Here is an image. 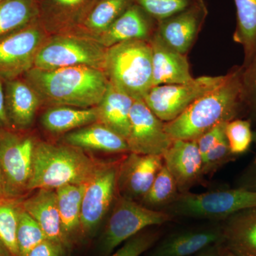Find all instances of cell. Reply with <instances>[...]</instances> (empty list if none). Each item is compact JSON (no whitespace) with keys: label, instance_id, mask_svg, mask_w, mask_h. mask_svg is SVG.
Listing matches in <instances>:
<instances>
[{"label":"cell","instance_id":"43","mask_svg":"<svg viewBox=\"0 0 256 256\" xmlns=\"http://www.w3.org/2000/svg\"><path fill=\"white\" fill-rule=\"evenodd\" d=\"M0 198H10L6 190V182L2 172L0 170Z\"/></svg>","mask_w":256,"mask_h":256},{"label":"cell","instance_id":"27","mask_svg":"<svg viewBox=\"0 0 256 256\" xmlns=\"http://www.w3.org/2000/svg\"><path fill=\"white\" fill-rule=\"evenodd\" d=\"M40 15L37 0H4L0 2V38L35 22Z\"/></svg>","mask_w":256,"mask_h":256},{"label":"cell","instance_id":"45","mask_svg":"<svg viewBox=\"0 0 256 256\" xmlns=\"http://www.w3.org/2000/svg\"><path fill=\"white\" fill-rule=\"evenodd\" d=\"M254 142H255L256 144V129L255 130H254Z\"/></svg>","mask_w":256,"mask_h":256},{"label":"cell","instance_id":"42","mask_svg":"<svg viewBox=\"0 0 256 256\" xmlns=\"http://www.w3.org/2000/svg\"><path fill=\"white\" fill-rule=\"evenodd\" d=\"M222 245V244H214L193 256H222L220 255Z\"/></svg>","mask_w":256,"mask_h":256},{"label":"cell","instance_id":"31","mask_svg":"<svg viewBox=\"0 0 256 256\" xmlns=\"http://www.w3.org/2000/svg\"><path fill=\"white\" fill-rule=\"evenodd\" d=\"M47 239L40 226L20 206L18 214L16 242L20 256H26L34 248Z\"/></svg>","mask_w":256,"mask_h":256},{"label":"cell","instance_id":"33","mask_svg":"<svg viewBox=\"0 0 256 256\" xmlns=\"http://www.w3.org/2000/svg\"><path fill=\"white\" fill-rule=\"evenodd\" d=\"M197 0H136V3L158 22L188 9Z\"/></svg>","mask_w":256,"mask_h":256},{"label":"cell","instance_id":"39","mask_svg":"<svg viewBox=\"0 0 256 256\" xmlns=\"http://www.w3.org/2000/svg\"><path fill=\"white\" fill-rule=\"evenodd\" d=\"M64 247L62 244L46 239L34 248L26 256H62Z\"/></svg>","mask_w":256,"mask_h":256},{"label":"cell","instance_id":"11","mask_svg":"<svg viewBox=\"0 0 256 256\" xmlns=\"http://www.w3.org/2000/svg\"><path fill=\"white\" fill-rule=\"evenodd\" d=\"M164 122L153 114L143 100H134L126 140L129 151L137 154L164 156L174 139L165 130Z\"/></svg>","mask_w":256,"mask_h":256},{"label":"cell","instance_id":"15","mask_svg":"<svg viewBox=\"0 0 256 256\" xmlns=\"http://www.w3.org/2000/svg\"><path fill=\"white\" fill-rule=\"evenodd\" d=\"M223 242L222 222L183 229L162 236L149 256H193L216 244Z\"/></svg>","mask_w":256,"mask_h":256},{"label":"cell","instance_id":"19","mask_svg":"<svg viewBox=\"0 0 256 256\" xmlns=\"http://www.w3.org/2000/svg\"><path fill=\"white\" fill-rule=\"evenodd\" d=\"M222 224L224 248L236 256H256V207L240 210Z\"/></svg>","mask_w":256,"mask_h":256},{"label":"cell","instance_id":"36","mask_svg":"<svg viewBox=\"0 0 256 256\" xmlns=\"http://www.w3.org/2000/svg\"><path fill=\"white\" fill-rule=\"evenodd\" d=\"M242 87L248 119L256 124V53L248 65L242 67Z\"/></svg>","mask_w":256,"mask_h":256},{"label":"cell","instance_id":"29","mask_svg":"<svg viewBox=\"0 0 256 256\" xmlns=\"http://www.w3.org/2000/svg\"><path fill=\"white\" fill-rule=\"evenodd\" d=\"M20 206L18 198H0V248L6 256H20L16 230Z\"/></svg>","mask_w":256,"mask_h":256},{"label":"cell","instance_id":"21","mask_svg":"<svg viewBox=\"0 0 256 256\" xmlns=\"http://www.w3.org/2000/svg\"><path fill=\"white\" fill-rule=\"evenodd\" d=\"M5 105L11 126L18 129L30 127L40 104L37 92L26 82L16 78L5 82Z\"/></svg>","mask_w":256,"mask_h":256},{"label":"cell","instance_id":"46","mask_svg":"<svg viewBox=\"0 0 256 256\" xmlns=\"http://www.w3.org/2000/svg\"><path fill=\"white\" fill-rule=\"evenodd\" d=\"M0 256H6L5 255V254L4 252H3V250H2L1 248H0Z\"/></svg>","mask_w":256,"mask_h":256},{"label":"cell","instance_id":"28","mask_svg":"<svg viewBox=\"0 0 256 256\" xmlns=\"http://www.w3.org/2000/svg\"><path fill=\"white\" fill-rule=\"evenodd\" d=\"M134 3L136 0H98L86 14L82 24L98 36Z\"/></svg>","mask_w":256,"mask_h":256},{"label":"cell","instance_id":"30","mask_svg":"<svg viewBox=\"0 0 256 256\" xmlns=\"http://www.w3.org/2000/svg\"><path fill=\"white\" fill-rule=\"evenodd\" d=\"M180 194L174 178L163 165L149 191L139 203L150 210H163L176 200Z\"/></svg>","mask_w":256,"mask_h":256},{"label":"cell","instance_id":"5","mask_svg":"<svg viewBox=\"0 0 256 256\" xmlns=\"http://www.w3.org/2000/svg\"><path fill=\"white\" fill-rule=\"evenodd\" d=\"M256 207V192L236 188L195 194H180L164 208L173 218H192L222 222L240 210Z\"/></svg>","mask_w":256,"mask_h":256},{"label":"cell","instance_id":"41","mask_svg":"<svg viewBox=\"0 0 256 256\" xmlns=\"http://www.w3.org/2000/svg\"><path fill=\"white\" fill-rule=\"evenodd\" d=\"M0 127L1 128L12 127L8 118V114H6L4 86L2 78H0Z\"/></svg>","mask_w":256,"mask_h":256},{"label":"cell","instance_id":"34","mask_svg":"<svg viewBox=\"0 0 256 256\" xmlns=\"http://www.w3.org/2000/svg\"><path fill=\"white\" fill-rule=\"evenodd\" d=\"M160 228H146L128 239L120 248L111 256H140L150 250L162 236Z\"/></svg>","mask_w":256,"mask_h":256},{"label":"cell","instance_id":"3","mask_svg":"<svg viewBox=\"0 0 256 256\" xmlns=\"http://www.w3.org/2000/svg\"><path fill=\"white\" fill-rule=\"evenodd\" d=\"M105 163L69 144L36 142L28 191L87 183Z\"/></svg>","mask_w":256,"mask_h":256},{"label":"cell","instance_id":"18","mask_svg":"<svg viewBox=\"0 0 256 256\" xmlns=\"http://www.w3.org/2000/svg\"><path fill=\"white\" fill-rule=\"evenodd\" d=\"M149 42L152 53L153 86L194 80L186 55L168 46L156 32Z\"/></svg>","mask_w":256,"mask_h":256},{"label":"cell","instance_id":"7","mask_svg":"<svg viewBox=\"0 0 256 256\" xmlns=\"http://www.w3.org/2000/svg\"><path fill=\"white\" fill-rule=\"evenodd\" d=\"M106 50L94 40L75 36H57L40 47L33 68L52 70L88 66L104 70Z\"/></svg>","mask_w":256,"mask_h":256},{"label":"cell","instance_id":"37","mask_svg":"<svg viewBox=\"0 0 256 256\" xmlns=\"http://www.w3.org/2000/svg\"><path fill=\"white\" fill-rule=\"evenodd\" d=\"M226 124H222L212 128L210 130L204 133L196 140L197 146L201 152L202 158L208 152V150L220 142V140L226 137L225 126Z\"/></svg>","mask_w":256,"mask_h":256},{"label":"cell","instance_id":"47","mask_svg":"<svg viewBox=\"0 0 256 256\" xmlns=\"http://www.w3.org/2000/svg\"><path fill=\"white\" fill-rule=\"evenodd\" d=\"M4 1V0H0V2H2Z\"/></svg>","mask_w":256,"mask_h":256},{"label":"cell","instance_id":"4","mask_svg":"<svg viewBox=\"0 0 256 256\" xmlns=\"http://www.w3.org/2000/svg\"><path fill=\"white\" fill-rule=\"evenodd\" d=\"M104 70L114 86L134 100L153 87L152 53L149 41L130 40L106 50Z\"/></svg>","mask_w":256,"mask_h":256},{"label":"cell","instance_id":"14","mask_svg":"<svg viewBox=\"0 0 256 256\" xmlns=\"http://www.w3.org/2000/svg\"><path fill=\"white\" fill-rule=\"evenodd\" d=\"M207 15L205 0H197L188 9L158 22L156 34L168 46L186 55L196 41Z\"/></svg>","mask_w":256,"mask_h":256},{"label":"cell","instance_id":"1","mask_svg":"<svg viewBox=\"0 0 256 256\" xmlns=\"http://www.w3.org/2000/svg\"><path fill=\"white\" fill-rule=\"evenodd\" d=\"M242 67H234L218 86L198 98L174 120L165 122L174 140H196L222 124L247 116L242 87Z\"/></svg>","mask_w":256,"mask_h":256},{"label":"cell","instance_id":"10","mask_svg":"<svg viewBox=\"0 0 256 256\" xmlns=\"http://www.w3.org/2000/svg\"><path fill=\"white\" fill-rule=\"evenodd\" d=\"M119 162H106L86 185L82 197L80 227L82 235L90 234L101 223L118 196Z\"/></svg>","mask_w":256,"mask_h":256},{"label":"cell","instance_id":"6","mask_svg":"<svg viewBox=\"0 0 256 256\" xmlns=\"http://www.w3.org/2000/svg\"><path fill=\"white\" fill-rule=\"evenodd\" d=\"M173 220L174 218L166 212L150 210L118 194L106 224L102 250L109 255L122 242L144 229L160 226Z\"/></svg>","mask_w":256,"mask_h":256},{"label":"cell","instance_id":"26","mask_svg":"<svg viewBox=\"0 0 256 256\" xmlns=\"http://www.w3.org/2000/svg\"><path fill=\"white\" fill-rule=\"evenodd\" d=\"M236 9V28L233 35L236 43L242 46V67L252 62L256 53V0H234Z\"/></svg>","mask_w":256,"mask_h":256},{"label":"cell","instance_id":"40","mask_svg":"<svg viewBox=\"0 0 256 256\" xmlns=\"http://www.w3.org/2000/svg\"><path fill=\"white\" fill-rule=\"evenodd\" d=\"M236 188L256 192V154L237 180Z\"/></svg>","mask_w":256,"mask_h":256},{"label":"cell","instance_id":"17","mask_svg":"<svg viewBox=\"0 0 256 256\" xmlns=\"http://www.w3.org/2000/svg\"><path fill=\"white\" fill-rule=\"evenodd\" d=\"M158 22L134 3L105 32L97 36V42L108 48L130 40L150 41L156 32Z\"/></svg>","mask_w":256,"mask_h":256},{"label":"cell","instance_id":"2","mask_svg":"<svg viewBox=\"0 0 256 256\" xmlns=\"http://www.w3.org/2000/svg\"><path fill=\"white\" fill-rule=\"evenodd\" d=\"M25 74L26 82L34 89L40 100L55 106L96 107L109 84L104 70L88 66L52 70L32 67Z\"/></svg>","mask_w":256,"mask_h":256},{"label":"cell","instance_id":"23","mask_svg":"<svg viewBox=\"0 0 256 256\" xmlns=\"http://www.w3.org/2000/svg\"><path fill=\"white\" fill-rule=\"evenodd\" d=\"M67 144L82 150H92L109 153L129 152L127 141L100 122L75 130L66 134Z\"/></svg>","mask_w":256,"mask_h":256},{"label":"cell","instance_id":"35","mask_svg":"<svg viewBox=\"0 0 256 256\" xmlns=\"http://www.w3.org/2000/svg\"><path fill=\"white\" fill-rule=\"evenodd\" d=\"M238 156H234L229 148L226 137L220 140L203 156V170L205 176H210L224 165L235 161Z\"/></svg>","mask_w":256,"mask_h":256},{"label":"cell","instance_id":"44","mask_svg":"<svg viewBox=\"0 0 256 256\" xmlns=\"http://www.w3.org/2000/svg\"><path fill=\"white\" fill-rule=\"evenodd\" d=\"M220 255L222 256H236L232 254V252H229L228 249L226 248L222 245V247H220Z\"/></svg>","mask_w":256,"mask_h":256},{"label":"cell","instance_id":"20","mask_svg":"<svg viewBox=\"0 0 256 256\" xmlns=\"http://www.w3.org/2000/svg\"><path fill=\"white\" fill-rule=\"evenodd\" d=\"M21 206L38 224L47 239L68 246L62 232L55 190L38 188L21 202Z\"/></svg>","mask_w":256,"mask_h":256},{"label":"cell","instance_id":"24","mask_svg":"<svg viewBox=\"0 0 256 256\" xmlns=\"http://www.w3.org/2000/svg\"><path fill=\"white\" fill-rule=\"evenodd\" d=\"M86 185L68 184L56 190L62 232L68 246L74 236L82 234L80 216Z\"/></svg>","mask_w":256,"mask_h":256},{"label":"cell","instance_id":"8","mask_svg":"<svg viewBox=\"0 0 256 256\" xmlns=\"http://www.w3.org/2000/svg\"><path fill=\"white\" fill-rule=\"evenodd\" d=\"M226 75L201 76L180 84L152 88L143 100L156 117L164 122L174 120L198 98L213 90Z\"/></svg>","mask_w":256,"mask_h":256},{"label":"cell","instance_id":"32","mask_svg":"<svg viewBox=\"0 0 256 256\" xmlns=\"http://www.w3.org/2000/svg\"><path fill=\"white\" fill-rule=\"evenodd\" d=\"M252 124L250 120L244 118L233 120L226 124V137L234 156H242L250 149L254 142Z\"/></svg>","mask_w":256,"mask_h":256},{"label":"cell","instance_id":"16","mask_svg":"<svg viewBox=\"0 0 256 256\" xmlns=\"http://www.w3.org/2000/svg\"><path fill=\"white\" fill-rule=\"evenodd\" d=\"M162 158L180 194L205 183L203 158L196 140H174Z\"/></svg>","mask_w":256,"mask_h":256},{"label":"cell","instance_id":"38","mask_svg":"<svg viewBox=\"0 0 256 256\" xmlns=\"http://www.w3.org/2000/svg\"><path fill=\"white\" fill-rule=\"evenodd\" d=\"M47 2L54 14L68 16L80 11L88 0H47Z\"/></svg>","mask_w":256,"mask_h":256},{"label":"cell","instance_id":"25","mask_svg":"<svg viewBox=\"0 0 256 256\" xmlns=\"http://www.w3.org/2000/svg\"><path fill=\"white\" fill-rule=\"evenodd\" d=\"M97 121V108H80L70 106H55L48 109L42 119L44 127L53 133L68 132Z\"/></svg>","mask_w":256,"mask_h":256},{"label":"cell","instance_id":"22","mask_svg":"<svg viewBox=\"0 0 256 256\" xmlns=\"http://www.w3.org/2000/svg\"><path fill=\"white\" fill-rule=\"evenodd\" d=\"M134 100L109 82L108 86L97 108L98 122L104 124L127 140L130 132V116Z\"/></svg>","mask_w":256,"mask_h":256},{"label":"cell","instance_id":"12","mask_svg":"<svg viewBox=\"0 0 256 256\" xmlns=\"http://www.w3.org/2000/svg\"><path fill=\"white\" fill-rule=\"evenodd\" d=\"M44 34L38 24L0 38V78H16L33 67Z\"/></svg>","mask_w":256,"mask_h":256},{"label":"cell","instance_id":"9","mask_svg":"<svg viewBox=\"0 0 256 256\" xmlns=\"http://www.w3.org/2000/svg\"><path fill=\"white\" fill-rule=\"evenodd\" d=\"M35 142L30 136L0 128V170L10 198H18L28 191Z\"/></svg>","mask_w":256,"mask_h":256},{"label":"cell","instance_id":"13","mask_svg":"<svg viewBox=\"0 0 256 256\" xmlns=\"http://www.w3.org/2000/svg\"><path fill=\"white\" fill-rule=\"evenodd\" d=\"M163 165L162 156L129 152L120 161L118 170L117 188L120 196L140 202Z\"/></svg>","mask_w":256,"mask_h":256}]
</instances>
